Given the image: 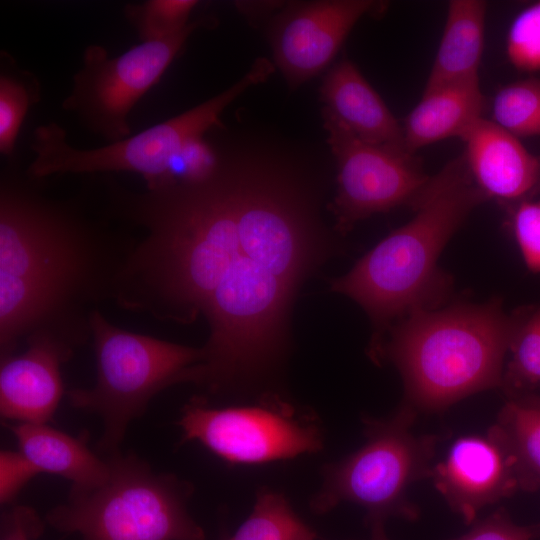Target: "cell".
<instances>
[{
  "instance_id": "52a82bcc",
  "label": "cell",
  "mask_w": 540,
  "mask_h": 540,
  "mask_svg": "<svg viewBox=\"0 0 540 540\" xmlns=\"http://www.w3.org/2000/svg\"><path fill=\"white\" fill-rule=\"evenodd\" d=\"M275 70L266 58H258L235 84L201 104L105 146L80 149L67 141L64 128L50 121L33 132L30 149L34 158L27 167L33 178L51 175L131 172L143 177L147 190L169 184L172 160L184 144L223 127L221 114L238 96L264 82Z\"/></svg>"
},
{
  "instance_id": "1f68e13d",
  "label": "cell",
  "mask_w": 540,
  "mask_h": 540,
  "mask_svg": "<svg viewBox=\"0 0 540 540\" xmlns=\"http://www.w3.org/2000/svg\"><path fill=\"white\" fill-rule=\"evenodd\" d=\"M384 521L382 519L369 521L371 526V540H389L384 530Z\"/></svg>"
},
{
  "instance_id": "8992f818",
  "label": "cell",
  "mask_w": 540,
  "mask_h": 540,
  "mask_svg": "<svg viewBox=\"0 0 540 540\" xmlns=\"http://www.w3.org/2000/svg\"><path fill=\"white\" fill-rule=\"evenodd\" d=\"M91 339L96 381L90 388L71 389L66 396L72 407L100 417L103 433L97 448L107 457L120 452L128 426L159 392L187 383L203 351L122 329L100 310L91 319Z\"/></svg>"
},
{
  "instance_id": "d4e9b609",
  "label": "cell",
  "mask_w": 540,
  "mask_h": 540,
  "mask_svg": "<svg viewBox=\"0 0 540 540\" xmlns=\"http://www.w3.org/2000/svg\"><path fill=\"white\" fill-rule=\"evenodd\" d=\"M196 0H148L128 4L124 15L142 42L169 38L187 27Z\"/></svg>"
},
{
  "instance_id": "6da1fadb",
  "label": "cell",
  "mask_w": 540,
  "mask_h": 540,
  "mask_svg": "<svg viewBox=\"0 0 540 540\" xmlns=\"http://www.w3.org/2000/svg\"><path fill=\"white\" fill-rule=\"evenodd\" d=\"M105 194V215L140 231L114 301L162 321H207L189 383L220 395L270 372L287 347L297 290L329 254L304 194L220 155L202 181L136 192L107 178Z\"/></svg>"
},
{
  "instance_id": "484cf974",
  "label": "cell",
  "mask_w": 540,
  "mask_h": 540,
  "mask_svg": "<svg viewBox=\"0 0 540 540\" xmlns=\"http://www.w3.org/2000/svg\"><path fill=\"white\" fill-rule=\"evenodd\" d=\"M506 55L522 72L540 71V1L520 11L506 37Z\"/></svg>"
},
{
  "instance_id": "7402d4cb",
  "label": "cell",
  "mask_w": 540,
  "mask_h": 540,
  "mask_svg": "<svg viewBox=\"0 0 540 540\" xmlns=\"http://www.w3.org/2000/svg\"><path fill=\"white\" fill-rule=\"evenodd\" d=\"M40 99V83L30 71L20 69L7 52L1 53L0 152L12 158L22 123Z\"/></svg>"
},
{
  "instance_id": "5b68a950",
  "label": "cell",
  "mask_w": 540,
  "mask_h": 540,
  "mask_svg": "<svg viewBox=\"0 0 540 540\" xmlns=\"http://www.w3.org/2000/svg\"><path fill=\"white\" fill-rule=\"evenodd\" d=\"M106 459V480L71 488L66 502L47 513L51 527L82 540H205L187 509L193 493L188 481L156 472L132 453Z\"/></svg>"
},
{
  "instance_id": "30bf717a",
  "label": "cell",
  "mask_w": 540,
  "mask_h": 540,
  "mask_svg": "<svg viewBox=\"0 0 540 540\" xmlns=\"http://www.w3.org/2000/svg\"><path fill=\"white\" fill-rule=\"evenodd\" d=\"M210 21H191L169 38L142 42L117 57L101 45L87 46L62 108L109 143L131 136L128 117L136 103L160 81L190 35Z\"/></svg>"
},
{
  "instance_id": "2e32d148",
  "label": "cell",
  "mask_w": 540,
  "mask_h": 540,
  "mask_svg": "<svg viewBox=\"0 0 540 540\" xmlns=\"http://www.w3.org/2000/svg\"><path fill=\"white\" fill-rule=\"evenodd\" d=\"M320 96L324 107L363 142L407 150L403 126L350 60L339 61L327 73Z\"/></svg>"
},
{
  "instance_id": "83f0119b",
  "label": "cell",
  "mask_w": 540,
  "mask_h": 540,
  "mask_svg": "<svg viewBox=\"0 0 540 540\" xmlns=\"http://www.w3.org/2000/svg\"><path fill=\"white\" fill-rule=\"evenodd\" d=\"M510 226L527 268L540 274V201L525 200L511 207Z\"/></svg>"
},
{
  "instance_id": "9c48e42d",
  "label": "cell",
  "mask_w": 540,
  "mask_h": 540,
  "mask_svg": "<svg viewBox=\"0 0 540 540\" xmlns=\"http://www.w3.org/2000/svg\"><path fill=\"white\" fill-rule=\"evenodd\" d=\"M181 443L197 441L230 464H263L316 453L323 435L315 417L278 395L249 406L214 407L203 396L185 404Z\"/></svg>"
},
{
  "instance_id": "ac0fdd59",
  "label": "cell",
  "mask_w": 540,
  "mask_h": 540,
  "mask_svg": "<svg viewBox=\"0 0 540 540\" xmlns=\"http://www.w3.org/2000/svg\"><path fill=\"white\" fill-rule=\"evenodd\" d=\"M19 451L40 471L71 481V488L87 489L101 484L109 475L106 458L87 445L86 435L74 437L46 423L7 425Z\"/></svg>"
},
{
  "instance_id": "7a4b0ae2",
  "label": "cell",
  "mask_w": 540,
  "mask_h": 540,
  "mask_svg": "<svg viewBox=\"0 0 540 540\" xmlns=\"http://www.w3.org/2000/svg\"><path fill=\"white\" fill-rule=\"evenodd\" d=\"M43 179L12 166L0 178V353L49 338L77 349L91 319L114 300L134 234L74 200L48 197Z\"/></svg>"
},
{
  "instance_id": "8fae6325",
  "label": "cell",
  "mask_w": 540,
  "mask_h": 540,
  "mask_svg": "<svg viewBox=\"0 0 540 540\" xmlns=\"http://www.w3.org/2000/svg\"><path fill=\"white\" fill-rule=\"evenodd\" d=\"M322 118L338 167L331 204L337 232L346 234L376 213L414 206L430 180L415 153L363 142L326 107Z\"/></svg>"
},
{
  "instance_id": "ba28073f",
  "label": "cell",
  "mask_w": 540,
  "mask_h": 540,
  "mask_svg": "<svg viewBox=\"0 0 540 540\" xmlns=\"http://www.w3.org/2000/svg\"><path fill=\"white\" fill-rule=\"evenodd\" d=\"M416 410L402 404L387 419H364L366 442L343 460L327 464L323 483L311 500L315 513H326L342 502L365 508L368 522L400 516L417 518L407 491L416 481L431 475L438 435H415Z\"/></svg>"
},
{
  "instance_id": "4316f807",
  "label": "cell",
  "mask_w": 540,
  "mask_h": 540,
  "mask_svg": "<svg viewBox=\"0 0 540 540\" xmlns=\"http://www.w3.org/2000/svg\"><path fill=\"white\" fill-rule=\"evenodd\" d=\"M218 163L219 155L215 148L203 136L193 138L172 160L168 185L202 181L216 170Z\"/></svg>"
},
{
  "instance_id": "4dcf8cb0",
  "label": "cell",
  "mask_w": 540,
  "mask_h": 540,
  "mask_svg": "<svg viewBox=\"0 0 540 540\" xmlns=\"http://www.w3.org/2000/svg\"><path fill=\"white\" fill-rule=\"evenodd\" d=\"M44 523L37 512L25 505H14L1 514L0 540H35Z\"/></svg>"
},
{
  "instance_id": "ffe728a7",
  "label": "cell",
  "mask_w": 540,
  "mask_h": 540,
  "mask_svg": "<svg viewBox=\"0 0 540 540\" xmlns=\"http://www.w3.org/2000/svg\"><path fill=\"white\" fill-rule=\"evenodd\" d=\"M490 429L515 461L519 489L540 491V393L507 396Z\"/></svg>"
},
{
  "instance_id": "4fadbf2b",
  "label": "cell",
  "mask_w": 540,
  "mask_h": 540,
  "mask_svg": "<svg viewBox=\"0 0 540 540\" xmlns=\"http://www.w3.org/2000/svg\"><path fill=\"white\" fill-rule=\"evenodd\" d=\"M430 478L466 524L485 506L520 490L515 461L491 429L485 435L455 440L445 458L432 467Z\"/></svg>"
},
{
  "instance_id": "d6986e66",
  "label": "cell",
  "mask_w": 540,
  "mask_h": 540,
  "mask_svg": "<svg viewBox=\"0 0 540 540\" xmlns=\"http://www.w3.org/2000/svg\"><path fill=\"white\" fill-rule=\"evenodd\" d=\"M487 3L451 0L434 62L424 89L479 78Z\"/></svg>"
},
{
  "instance_id": "9a60e30c",
  "label": "cell",
  "mask_w": 540,
  "mask_h": 540,
  "mask_svg": "<svg viewBox=\"0 0 540 540\" xmlns=\"http://www.w3.org/2000/svg\"><path fill=\"white\" fill-rule=\"evenodd\" d=\"M462 141L470 175L488 200L511 207L540 189V158L491 120L481 118Z\"/></svg>"
},
{
  "instance_id": "f546056e",
  "label": "cell",
  "mask_w": 540,
  "mask_h": 540,
  "mask_svg": "<svg viewBox=\"0 0 540 540\" xmlns=\"http://www.w3.org/2000/svg\"><path fill=\"white\" fill-rule=\"evenodd\" d=\"M40 471L18 450L0 453V503L11 504Z\"/></svg>"
},
{
  "instance_id": "5bb4252c",
  "label": "cell",
  "mask_w": 540,
  "mask_h": 540,
  "mask_svg": "<svg viewBox=\"0 0 540 540\" xmlns=\"http://www.w3.org/2000/svg\"><path fill=\"white\" fill-rule=\"evenodd\" d=\"M26 345L1 356L0 414L5 421L49 424L65 393L61 367L75 350L49 338Z\"/></svg>"
},
{
  "instance_id": "3957f363",
  "label": "cell",
  "mask_w": 540,
  "mask_h": 540,
  "mask_svg": "<svg viewBox=\"0 0 540 540\" xmlns=\"http://www.w3.org/2000/svg\"><path fill=\"white\" fill-rule=\"evenodd\" d=\"M487 200L463 154L452 159L430 177L412 207L413 218L381 240L348 273L330 281L331 291L354 300L370 318L371 359L397 321L415 311L446 305L453 279L439 267V257L469 214Z\"/></svg>"
},
{
  "instance_id": "603a6c76",
  "label": "cell",
  "mask_w": 540,
  "mask_h": 540,
  "mask_svg": "<svg viewBox=\"0 0 540 540\" xmlns=\"http://www.w3.org/2000/svg\"><path fill=\"white\" fill-rule=\"evenodd\" d=\"M316 533L280 493L263 489L251 514L227 540H315Z\"/></svg>"
},
{
  "instance_id": "7c38bea8",
  "label": "cell",
  "mask_w": 540,
  "mask_h": 540,
  "mask_svg": "<svg viewBox=\"0 0 540 540\" xmlns=\"http://www.w3.org/2000/svg\"><path fill=\"white\" fill-rule=\"evenodd\" d=\"M377 6L369 0L315 1L286 13L271 41L288 84L299 86L326 68L358 20Z\"/></svg>"
},
{
  "instance_id": "277c9868",
  "label": "cell",
  "mask_w": 540,
  "mask_h": 540,
  "mask_svg": "<svg viewBox=\"0 0 540 540\" xmlns=\"http://www.w3.org/2000/svg\"><path fill=\"white\" fill-rule=\"evenodd\" d=\"M516 318V310L507 313L498 297L415 311L389 329L372 361L398 369L404 404L442 411L474 393L501 388Z\"/></svg>"
},
{
  "instance_id": "cb8c5ba5",
  "label": "cell",
  "mask_w": 540,
  "mask_h": 540,
  "mask_svg": "<svg viewBox=\"0 0 540 540\" xmlns=\"http://www.w3.org/2000/svg\"><path fill=\"white\" fill-rule=\"evenodd\" d=\"M491 114L492 122L517 138L540 135V79L501 87L492 100Z\"/></svg>"
},
{
  "instance_id": "e0dca14e",
  "label": "cell",
  "mask_w": 540,
  "mask_h": 540,
  "mask_svg": "<svg viewBox=\"0 0 540 540\" xmlns=\"http://www.w3.org/2000/svg\"><path fill=\"white\" fill-rule=\"evenodd\" d=\"M483 108L479 78L424 89L403 125L406 149L415 153L447 138L463 139L483 118Z\"/></svg>"
},
{
  "instance_id": "44dd1931",
  "label": "cell",
  "mask_w": 540,
  "mask_h": 540,
  "mask_svg": "<svg viewBox=\"0 0 540 540\" xmlns=\"http://www.w3.org/2000/svg\"><path fill=\"white\" fill-rule=\"evenodd\" d=\"M516 315L501 386L506 396L540 393V304Z\"/></svg>"
},
{
  "instance_id": "f1b7e54d",
  "label": "cell",
  "mask_w": 540,
  "mask_h": 540,
  "mask_svg": "<svg viewBox=\"0 0 540 540\" xmlns=\"http://www.w3.org/2000/svg\"><path fill=\"white\" fill-rule=\"evenodd\" d=\"M539 535L540 523L532 526L517 525L501 508L454 540H533Z\"/></svg>"
}]
</instances>
